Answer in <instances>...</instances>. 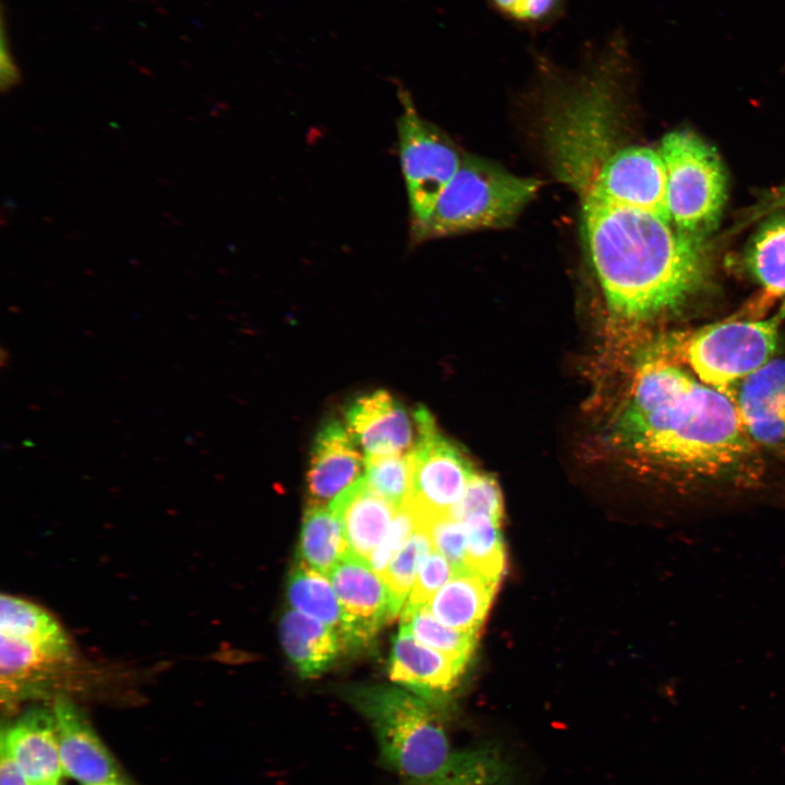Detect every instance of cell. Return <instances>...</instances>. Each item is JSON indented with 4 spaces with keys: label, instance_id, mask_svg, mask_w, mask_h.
<instances>
[{
    "label": "cell",
    "instance_id": "8992f818",
    "mask_svg": "<svg viewBox=\"0 0 785 785\" xmlns=\"http://www.w3.org/2000/svg\"><path fill=\"white\" fill-rule=\"evenodd\" d=\"M659 153L666 171L673 226L706 240L718 226L727 196V177L716 150L693 132L666 134Z\"/></svg>",
    "mask_w": 785,
    "mask_h": 785
},
{
    "label": "cell",
    "instance_id": "52a82bcc",
    "mask_svg": "<svg viewBox=\"0 0 785 785\" xmlns=\"http://www.w3.org/2000/svg\"><path fill=\"white\" fill-rule=\"evenodd\" d=\"M780 324L777 315L708 325L684 342L683 357L699 381L727 392L773 359Z\"/></svg>",
    "mask_w": 785,
    "mask_h": 785
},
{
    "label": "cell",
    "instance_id": "277c9868",
    "mask_svg": "<svg viewBox=\"0 0 785 785\" xmlns=\"http://www.w3.org/2000/svg\"><path fill=\"white\" fill-rule=\"evenodd\" d=\"M541 186L478 157H463L430 217L409 232L411 246L479 229L509 225Z\"/></svg>",
    "mask_w": 785,
    "mask_h": 785
},
{
    "label": "cell",
    "instance_id": "484cf974",
    "mask_svg": "<svg viewBox=\"0 0 785 785\" xmlns=\"http://www.w3.org/2000/svg\"><path fill=\"white\" fill-rule=\"evenodd\" d=\"M432 550L430 534L416 528L382 576L402 603H406V596L411 591L421 561Z\"/></svg>",
    "mask_w": 785,
    "mask_h": 785
},
{
    "label": "cell",
    "instance_id": "4316f807",
    "mask_svg": "<svg viewBox=\"0 0 785 785\" xmlns=\"http://www.w3.org/2000/svg\"><path fill=\"white\" fill-rule=\"evenodd\" d=\"M473 514H484L497 520L503 516V498L497 482L478 471L472 475L462 500L451 511L458 520Z\"/></svg>",
    "mask_w": 785,
    "mask_h": 785
},
{
    "label": "cell",
    "instance_id": "30bf717a",
    "mask_svg": "<svg viewBox=\"0 0 785 785\" xmlns=\"http://www.w3.org/2000/svg\"><path fill=\"white\" fill-rule=\"evenodd\" d=\"M345 613V645H362L401 613L402 603L367 561L349 551L327 576Z\"/></svg>",
    "mask_w": 785,
    "mask_h": 785
},
{
    "label": "cell",
    "instance_id": "603a6c76",
    "mask_svg": "<svg viewBox=\"0 0 785 785\" xmlns=\"http://www.w3.org/2000/svg\"><path fill=\"white\" fill-rule=\"evenodd\" d=\"M401 627L419 642L466 664L478 637V633L460 631L442 624L426 605H404L401 611Z\"/></svg>",
    "mask_w": 785,
    "mask_h": 785
},
{
    "label": "cell",
    "instance_id": "7c38bea8",
    "mask_svg": "<svg viewBox=\"0 0 785 785\" xmlns=\"http://www.w3.org/2000/svg\"><path fill=\"white\" fill-rule=\"evenodd\" d=\"M365 459L347 427L326 423L316 434L305 474L306 508L329 507L345 490L360 480Z\"/></svg>",
    "mask_w": 785,
    "mask_h": 785
},
{
    "label": "cell",
    "instance_id": "ba28073f",
    "mask_svg": "<svg viewBox=\"0 0 785 785\" xmlns=\"http://www.w3.org/2000/svg\"><path fill=\"white\" fill-rule=\"evenodd\" d=\"M398 97L402 108L396 123L398 149L408 195L410 232L427 220L463 157L442 130L419 113L408 90L399 87Z\"/></svg>",
    "mask_w": 785,
    "mask_h": 785
},
{
    "label": "cell",
    "instance_id": "3957f363",
    "mask_svg": "<svg viewBox=\"0 0 785 785\" xmlns=\"http://www.w3.org/2000/svg\"><path fill=\"white\" fill-rule=\"evenodd\" d=\"M346 698L370 723L384 765L407 785H507L496 749L455 747L433 706L410 691L358 687Z\"/></svg>",
    "mask_w": 785,
    "mask_h": 785
},
{
    "label": "cell",
    "instance_id": "6da1fadb",
    "mask_svg": "<svg viewBox=\"0 0 785 785\" xmlns=\"http://www.w3.org/2000/svg\"><path fill=\"white\" fill-rule=\"evenodd\" d=\"M611 416L608 438L630 459L691 479H718L741 471L753 457L735 401L708 386L663 350L633 364Z\"/></svg>",
    "mask_w": 785,
    "mask_h": 785
},
{
    "label": "cell",
    "instance_id": "cb8c5ba5",
    "mask_svg": "<svg viewBox=\"0 0 785 785\" xmlns=\"http://www.w3.org/2000/svg\"><path fill=\"white\" fill-rule=\"evenodd\" d=\"M461 521L467 538L466 569L499 582L505 568L500 520L484 514H473Z\"/></svg>",
    "mask_w": 785,
    "mask_h": 785
},
{
    "label": "cell",
    "instance_id": "5b68a950",
    "mask_svg": "<svg viewBox=\"0 0 785 785\" xmlns=\"http://www.w3.org/2000/svg\"><path fill=\"white\" fill-rule=\"evenodd\" d=\"M74 663L70 638L41 606L20 596L0 600V689L9 709L39 693Z\"/></svg>",
    "mask_w": 785,
    "mask_h": 785
},
{
    "label": "cell",
    "instance_id": "83f0119b",
    "mask_svg": "<svg viewBox=\"0 0 785 785\" xmlns=\"http://www.w3.org/2000/svg\"><path fill=\"white\" fill-rule=\"evenodd\" d=\"M433 548L440 553L456 571L466 569L467 538L463 522L451 515L431 520L424 529Z\"/></svg>",
    "mask_w": 785,
    "mask_h": 785
},
{
    "label": "cell",
    "instance_id": "1f68e13d",
    "mask_svg": "<svg viewBox=\"0 0 785 785\" xmlns=\"http://www.w3.org/2000/svg\"><path fill=\"white\" fill-rule=\"evenodd\" d=\"M0 785H32L11 754L1 746Z\"/></svg>",
    "mask_w": 785,
    "mask_h": 785
},
{
    "label": "cell",
    "instance_id": "f546056e",
    "mask_svg": "<svg viewBox=\"0 0 785 785\" xmlns=\"http://www.w3.org/2000/svg\"><path fill=\"white\" fill-rule=\"evenodd\" d=\"M416 528L415 515L408 504L402 503L396 509L385 539L369 559V565L378 576L382 577L385 573L392 558L404 546Z\"/></svg>",
    "mask_w": 785,
    "mask_h": 785
},
{
    "label": "cell",
    "instance_id": "8fae6325",
    "mask_svg": "<svg viewBox=\"0 0 785 785\" xmlns=\"http://www.w3.org/2000/svg\"><path fill=\"white\" fill-rule=\"evenodd\" d=\"M345 418L347 430L364 457L410 455L421 437L416 411L410 412L383 389L359 396L349 404Z\"/></svg>",
    "mask_w": 785,
    "mask_h": 785
},
{
    "label": "cell",
    "instance_id": "d4e9b609",
    "mask_svg": "<svg viewBox=\"0 0 785 785\" xmlns=\"http://www.w3.org/2000/svg\"><path fill=\"white\" fill-rule=\"evenodd\" d=\"M364 480L370 487L398 508L410 495V455L388 454L364 457Z\"/></svg>",
    "mask_w": 785,
    "mask_h": 785
},
{
    "label": "cell",
    "instance_id": "ffe728a7",
    "mask_svg": "<svg viewBox=\"0 0 785 785\" xmlns=\"http://www.w3.org/2000/svg\"><path fill=\"white\" fill-rule=\"evenodd\" d=\"M742 263L770 297L785 295V213L757 228L745 246Z\"/></svg>",
    "mask_w": 785,
    "mask_h": 785
},
{
    "label": "cell",
    "instance_id": "e575fe53",
    "mask_svg": "<svg viewBox=\"0 0 785 785\" xmlns=\"http://www.w3.org/2000/svg\"><path fill=\"white\" fill-rule=\"evenodd\" d=\"M40 785H59V782L46 783V784H40Z\"/></svg>",
    "mask_w": 785,
    "mask_h": 785
},
{
    "label": "cell",
    "instance_id": "ac0fdd59",
    "mask_svg": "<svg viewBox=\"0 0 785 785\" xmlns=\"http://www.w3.org/2000/svg\"><path fill=\"white\" fill-rule=\"evenodd\" d=\"M498 581L473 570L462 569L445 583L426 607L442 624L478 633L495 595Z\"/></svg>",
    "mask_w": 785,
    "mask_h": 785
},
{
    "label": "cell",
    "instance_id": "f1b7e54d",
    "mask_svg": "<svg viewBox=\"0 0 785 785\" xmlns=\"http://www.w3.org/2000/svg\"><path fill=\"white\" fill-rule=\"evenodd\" d=\"M455 572L456 570L451 564L433 548L421 561L404 605H426L433 595L449 581Z\"/></svg>",
    "mask_w": 785,
    "mask_h": 785
},
{
    "label": "cell",
    "instance_id": "d6986e66",
    "mask_svg": "<svg viewBox=\"0 0 785 785\" xmlns=\"http://www.w3.org/2000/svg\"><path fill=\"white\" fill-rule=\"evenodd\" d=\"M279 632L286 654L303 678L323 674L345 647L334 629L294 609L283 613Z\"/></svg>",
    "mask_w": 785,
    "mask_h": 785
},
{
    "label": "cell",
    "instance_id": "2e32d148",
    "mask_svg": "<svg viewBox=\"0 0 785 785\" xmlns=\"http://www.w3.org/2000/svg\"><path fill=\"white\" fill-rule=\"evenodd\" d=\"M3 747L32 785L59 782L62 772L52 711L33 708L3 728Z\"/></svg>",
    "mask_w": 785,
    "mask_h": 785
},
{
    "label": "cell",
    "instance_id": "7402d4cb",
    "mask_svg": "<svg viewBox=\"0 0 785 785\" xmlns=\"http://www.w3.org/2000/svg\"><path fill=\"white\" fill-rule=\"evenodd\" d=\"M287 593L294 611L334 629L345 644V613L325 575L297 561L289 576Z\"/></svg>",
    "mask_w": 785,
    "mask_h": 785
},
{
    "label": "cell",
    "instance_id": "4dcf8cb0",
    "mask_svg": "<svg viewBox=\"0 0 785 785\" xmlns=\"http://www.w3.org/2000/svg\"><path fill=\"white\" fill-rule=\"evenodd\" d=\"M506 17L524 24H539L557 14L563 0H490Z\"/></svg>",
    "mask_w": 785,
    "mask_h": 785
},
{
    "label": "cell",
    "instance_id": "5bb4252c",
    "mask_svg": "<svg viewBox=\"0 0 785 785\" xmlns=\"http://www.w3.org/2000/svg\"><path fill=\"white\" fill-rule=\"evenodd\" d=\"M59 757L63 774L84 785L117 781L114 761L80 709L65 696L56 697Z\"/></svg>",
    "mask_w": 785,
    "mask_h": 785
},
{
    "label": "cell",
    "instance_id": "e0dca14e",
    "mask_svg": "<svg viewBox=\"0 0 785 785\" xmlns=\"http://www.w3.org/2000/svg\"><path fill=\"white\" fill-rule=\"evenodd\" d=\"M329 508L342 523L348 551L367 563L385 539L397 509L364 478L338 495Z\"/></svg>",
    "mask_w": 785,
    "mask_h": 785
},
{
    "label": "cell",
    "instance_id": "4fadbf2b",
    "mask_svg": "<svg viewBox=\"0 0 785 785\" xmlns=\"http://www.w3.org/2000/svg\"><path fill=\"white\" fill-rule=\"evenodd\" d=\"M733 399L754 444L785 446V360L773 358L742 379Z\"/></svg>",
    "mask_w": 785,
    "mask_h": 785
},
{
    "label": "cell",
    "instance_id": "9c48e42d",
    "mask_svg": "<svg viewBox=\"0 0 785 785\" xmlns=\"http://www.w3.org/2000/svg\"><path fill=\"white\" fill-rule=\"evenodd\" d=\"M416 413L421 437L410 454L412 482L404 503L425 528L434 518L451 515L476 470L462 450L439 433L428 410L419 406Z\"/></svg>",
    "mask_w": 785,
    "mask_h": 785
},
{
    "label": "cell",
    "instance_id": "9a60e30c",
    "mask_svg": "<svg viewBox=\"0 0 785 785\" xmlns=\"http://www.w3.org/2000/svg\"><path fill=\"white\" fill-rule=\"evenodd\" d=\"M466 663L419 642L400 627L394 639L389 677L430 705L454 689Z\"/></svg>",
    "mask_w": 785,
    "mask_h": 785
},
{
    "label": "cell",
    "instance_id": "44dd1931",
    "mask_svg": "<svg viewBox=\"0 0 785 785\" xmlns=\"http://www.w3.org/2000/svg\"><path fill=\"white\" fill-rule=\"evenodd\" d=\"M348 552L343 527L329 508H306L298 545L297 561L328 576Z\"/></svg>",
    "mask_w": 785,
    "mask_h": 785
},
{
    "label": "cell",
    "instance_id": "d6a6232c",
    "mask_svg": "<svg viewBox=\"0 0 785 785\" xmlns=\"http://www.w3.org/2000/svg\"><path fill=\"white\" fill-rule=\"evenodd\" d=\"M773 207L780 208L785 207V185L780 188L772 198Z\"/></svg>",
    "mask_w": 785,
    "mask_h": 785
},
{
    "label": "cell",
    "instance_id": "836d02e7",
    "mask_svg": "<svg viewBox=\"0 0 785 785\" xmlns=\"http://www.w3.org/2000/svg\"><path fill=\"white\" fill-rule=\"evenodd\" d=\"M95 785H121V784L118 783L117 781H110V782L99 783V784H95Z\"/></svg>",
    "mask_w": 785,
    "mask_h": 785
},
{
    "label": "cell",
    "instance_id": "7a4b0ae2",
    "mask_svg": "<svg viewBox=\"0 0 785 785\" xmlns=\"http://www.w3.org/2000/svg\"><path fill=\"white\" fill-rule=\"evenodd\" d=\"M587 247L606 306L624 323L679 311L706 289L712 277L706 240L686 235L652 213Z\"/></svg>",
    "mask_w": 785,
    "mask_h": 785
}]
</instances>
